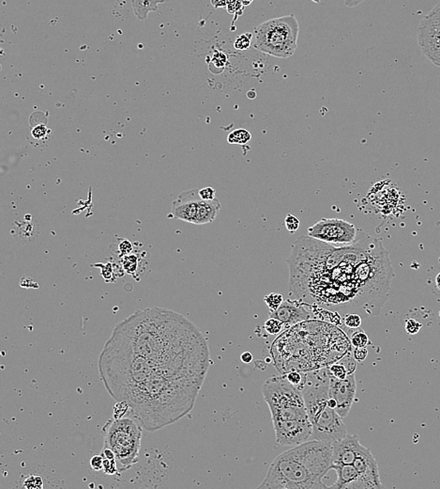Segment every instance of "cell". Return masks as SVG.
<instances>
[{"label": "cell", "instance_id": "1", "mask_svg": "<svg viewBox=\"0 0 440 489\" xmlns=\"http://www.w3.org/2000/svg\"><path fill=\"white\" fill-rule=\"evenodd\" d=\"M287 263L290 289L301 301L342 316H378L394 277L381 240L363 232L341 248L301 236Z\"/></svg>", "mask_w": 440, "mask_h": 489}, {"label": "cell", "instance_id": "2", "mask_svg": "<svg viewBox=\"0 0 440 489\" xmlns=\"http://www.w3.org/2000/svg\"><path fill=\"white\" fill-rule=\"evenodd\" d=\"M109 339L158 365L203 379L211 363L201 331L170 309H139L117 324Z\"/></svg>", "mask_w": 440, "mask_h": 489}, {"label": "cell", "instance_id": "3", "mask_svg": "<svg viewBox=\"0 0 440 489\" xmlns=\"http://www.w3.org/2000/svg\"><path fill=\"white\" fill-rule=\"evenodd\" d=\"M332 466V443L311 439L275 457L257 488H330L323 478Z\"/></svg>", "mask_w": 440, "mask_h": 489}, {"label": "cell", "instance_id": "4", "mask_svg": "<svg viewBox=\"0 0 440 489\" xmlns=\"http://www.w3.org/2000/svg\"><path fill=\"white\" fill-rule=\"evenodd\" d=\"M262 393L270 410L278 444L297 446L312 439L313 426L300 388L283 374L265 381Z\"/></svg>", "mask_w": 440, "mask_h": 489}, {"label": "cell", "instance_id": "5", "mask_svg": "<svg viewBox=\"0 0 440 489\" xmlns=\"http://www.w3.org/2000/svg\"><path fill=\"white\" fill-rule=\"evenodd\" d=\"M331 373L328 366L305 372L301 391L309 420L313 426L312 439L333 443L347 435L343 418L329 406Z\"/></svg>", "mask_w": 440, "mask_h": 489}, {"label": "cell", "instance_id": "6", "mask_svg": "<svg viewBox=\"0 0 440 489\" xmlns=\"http://www.w3.org/2000/svg\"><path fill=\"white\" fill-rule=\"evenodd\" d=\"M104 447L115 453L117 469L122 473L139 461L143 427L133 418L110 420L102 429Z\"/></svg>", "mask_w": 440, "mask_h": 489}, {"label": "cell", "instance_id": "7", "mask_svg": "<svg viewBox=\"0 0 440 489\" xmlns=\"http://www.w3.org/2000/svg\"><path fill=\"white\" fill-rule=\"evenodd\" d=\"M300 25L294 15L268 20L255 27V47L275 58H288L298 48Z\"/></svg>", "mask_w": 440, "mask_h": 489}, {"label": "cell", "instance_id": "8", "mask_svg": "<svg viewBox=\"0 0 440 489\" xmlns=\"http://www.w3.org/2000/svg\"><path fill=\"white\" fill-rule=\"evenodd\" d=\"M307 232L308 236L328 244H353L358 234L355 226L340 219H322Z\"/></svg>", "mask_w": 440, "mask_h": 489}, {"label": "cell", "instance_id": "9", "mask_svg": "<svg viewBox=\"0 0 440 489\" xmlns=\"http://www.w3.org/2000/svg\"><path fill=\"white\" fill-rule=\"evenodd\" d=\"M418 44L423 55L440 67V3L421 20L418 27Z\"/></svg>", "mask_w": 440, "mask_h": 489}, {"label": "cell", "instance_id": "10", "mask_svg": "<svg viewBox=\"0 0 440 489\" xmlns=\"http://www.w3.org/2000/svg\"><path fill=\"white\" fill-rule=\"evenodd\" d=\"M356 391L357 383L355 373L349 374L345 379H337L331 374L329 396L336 401L337 406L335 410L343 418L347 417L350 412Z\"/></svg>", "mask_w": 440, "mask_h": 489}, {"label": "cell", "instance_id": "11", "mask_svg": "<svg viewBox=\"0 0 440 489\" xmlns=\"http://www.w3.org/2000/svg\"><path fill=\"white\" fill-rule=\"evenodd\" d=\"M353 466L359 475V489L382 488L377 459L368 448L363 447Z\"/></svg>", "mask_w": 440, "mask_h": 489}, {"label": "cell", "instance_id": "12", "mask_svg": "<svg viewBox=\"0 0 440 489\" xmlns=\"http://www.w3.org/2000/svg\"><path fill=\"white\" fill-rule=\"evenodd\" d=\"M201 200L202 199L199 197L197 189H191L179 194V197L172 202L171 213L173 217L175 219L194 224L198 206Z\"/></svg>", "mask_w": 440, "mask_h": 489}, {"label": "cell", "instance_id": "13", "mask_svg": "<svg viewBox=\"0 0 440 489\" xmlns=\"http://www.w3.org/2000/svg\"><path fill=\"white\" fill-rule=\"evenodd\" d=\"M357 435H346L332 443V465H350L363 449Z\"/></svg>", "mask_w": 440, "mask_h": 489}, {"label": "cell", "instance_id": "14", "mask_svg": "<svg viewBox=\"0 0 440 489\" xmlns=\"http://www.w3.org/2000/svg\"><path fill=\"white\" fill-rule=\"evenodd\" d=\"M303 301L286 300L274 311H270L269 316L280 320L283 324L296 325L309 320L311 317L310 311L303 307Z\"/></svg>", "mask_w": 440, "mask_h": 489}, {"label": "cell", "instance_id": "15", "mask_svg": "<svg viewBox=\"0 0 440 489\" xmlns=\"http://www.w3.org/2000/svg\"><path fill=\"white\" fill-rule=\"evenodd\" d=\"M332 470L336 471L337 480L330 488L359 489V475L353 464L332 465Z\"/></svg>", "mask_w": 440, "mask_h": 489}, {"label": "cell", "instance_id": "16", "mask_svg": "<svg viewBox=\"0 0 440 489\" xmlns=\"http://www.w3.org/2000/svg\"><path fill=\"white\" fill-rule=\"evenodd\" d=\"M221 209V202L218 199L213 200H201L198 206L195 225H203L214 221Z\"/></svg>", "mask_w": 440, "mask_h": 489}, {"label": "cell", "instance_id": "17", "mask_svg": "<svg viewBox=\"0 0 440 489\" xmlns=\"http://www.w3.org/2000/svg\"><path fill=\"white\" fill-rule=\"evenodd\" d=\"M143 264H146V262L144 261L143 253L138 254L134 251L121 258V265L123 270L128 274H130L131 276H133L134 280L139 277L142 271L144 270Z\"/></svg>", "mask_w": 440, "mask_h": 489}, {"label": "cell", "instance_id": "18", "mask_svg": "<svg viewBox=\"0 0 440 489\" xmlns=\"http://www.w3.org/2000/svg\"><path fill=\"white\" fill-rule=\"evenodd\" d=\"M165 2L166 0H132V6L134 15L140 21H144L150 12L158 11L159 3Z\"/></svg>", "mask_w": 440, "mask_h": 489}, {"label": "cell", "instance_id": "19", "mask_svg": "<svg viewBox=\"0 0 440 489\" xmlns=\"http://www.w3.org/2000/svg\"><path fill=\"white\" fill-rule=\"evenodd\" d=\"M252 135L246 129H236L232 131L227 136V142L229 144H236V145H244L251 141Z\"/></svg>", "mask_w": 440, "mask_h": 489}, {"label": "cell", "instance_id": "20", "mask_svg": "<svg viewBox=\"0 0 440 489\" xmlns=\"http://www.w3.org/2000/svg\"><path fill=\"white\" fill-rule=\"evenodd\" d=\"M350 340L351 343L354 347H366L370 341L368 335L362 329L355 331L351 336Z\"/></svg>", "mask_w": 440, "mask_h": 489}, {"label": "cell", "instance_id": "21", "mask_svg": "<svg viewBox=\"0 0 440 489\" xmlns=\"http://www.w3.org/2000/svg\"><path fill=\"white\" fill-rule=\"evenodd\" d=\"M115 251H116V254H117L118 257H123L125 255H128V254L134 252V244L129 239L121 238L115 246Z\"/></svg>", "mask_w": 440, "mask_h": 489}, {"label": "cell", "instance_id": "22", "mask_svg": "<svg viewBox=\"0 0 440 489\" xmlns=\"http://www.w3.org/2000/svg\"><path fill=\"white\" fill-rule=\"evenodd\" d=\"M328 368L332 376H334L337 379H345L349 375L345 365L340 363L339 361L333 362L330 366H328Z\"/></svg>", "mask_w": 440, "mask_h": 489}, {"label": "cell", "instance_id": "23", "mask_svg": "<svg viewBox=\"0 0 440 489\" xmlns=\"http://www.w3.org/2000/svg\"><path fill=\"white\" fill-rule=\"evenodd\" d=\"M252 38H253V34L249 32L244 33L237 36L234 43V47L236 50H241V51L247 50L252 45Z\"/></svg>", "mask_w": 440, "mask_h": 489}, {"label": "cell", "instance_id": "24", "mask_svg": "<svg viewBox=\"0 0 440 489\" xmlns=\"http://www.w3.org/2000/svg\"><path fill=\"white\" fill-rule=\"evenodd\" d=\"M264 300L267 304L268 309H270V311L276 310L281 306L282 303L284 302L283 296L281 294H277V293H271L270 295L265 296Z\"/></svg>", "mask_w": 440, "mask_h": 489}, {"label": "cell", "instance_id": "25", "mask_svg": "<svg viewBox=\"0 0 440 489\" xmlns=\"http://www.w3.org/2000/svg\"><path fill=\"white\" fill-rule=\"evenodd\" d=\"M337 361L345 365L349 374H352V373L356 372V366H357L356 362H357V361L355 360V358L353 356V352H351V350Z\"/></svg>", "mask_w": 440, "mask_h": 489}, {"label": "cell", "instance_id": "26", "mask_svg": "<svg viewBox=\"0 0 440 489\" xmlns=\"http://www.w3.org/2000/svg\"><path fill=\"white\" fill-rule=\"evenodd\" d=\"M344 322L345 327H347L349 329H357L361 327L363 318L357 313H347L345 316Z\"/></svg>", "mask_w": 440, "mask_h": 489}, {"label": "cell", "instance_id": "27", "mask_svg": "<svg viewBox=\"0 0 440 489\" xmlns=\"http://www.w3.org/2000/svg\"><path fill=\"white\" fill-rule=\"evenodd\" d=\"M23 487L28 489H41L44 487V480L38 475L27 477L23 483Z\"/></svg>", "mask_w": 440, "mask_h": 489}, {"label": "cell", "instance_id": "28", "mask_svg": "<svg viewBox=\"0 0 440 489\" xmlns=\"http://www.w3.org/2000/svg\"><path fill=\"white\" fill-rule=\"evenodd\" d=\"M283 325L284 324L280 320H277L275 318L270 317L268 321L265 323V329L269 334H279L282 331Z\"/></svg>", "mask_w": 440, "mask_h": 489}, {"label": "cell", "instance_id": "29", "mask_svg": "<svg viewBox=\"0 0 440 489\" xmlns=\"http://www.w3.org/2000/svg\"><path fill=\"white\" fill-rule=\"evenodd\" d=\"M103 471L108 475H119L121 472L117 469V463L115 459H105L103 458Z\"/></svg>", "mask_w": 440, "mask_h": 489}, {"label": "cell", "instance_id": "30", "mask_svg": "<svg viewBox=\"0 0 440 489\" xmlns=\"http://www.w3.org/2000/svg\"><path fill=\"white\" fill-rule=\"evenodd\" d=\"M285 224H286L287 231L290 233H294V232L298 231V229L300 227V220L293 215L288 214L286 217V219H285Z\"/></svg>", "mask_w": 440, "mask_h": 489}, {"label": "cell", "instance_id": "31", "mask_svg": "<svg viewBox=\"0 0 440 489\" xmlns=\"http://www.w3.org/2000/svg\"><path fill=\"white\" fill-rule=\"evenodd\" d=\"M95 266H99L101 267L102 269V275L103 278L106 281V282H110L109 280L110 278H115V277H118L117 274H115L116 272L114 271V268H113V264L111 263L106 264H96Z\"/></svg>", "mask_w": 440, "mask_h": 489}, {"label": "cell", "instance_id": "32", "mask_svg": "<svg viewBox=\"0 0 440 489\" xmlns=\"http://www.w3.org/2000/svg\"><path fill=\"white\" fill-rule=\"evenodd\" d=\"M226 10H227L228 13L236 15V17H237V16L243 14L244 6H243V3L238 0H230L228 5L226 7Z\"/></svg>", "mask_w": 440, "mask_h": 489}, {"label": "cell", "instance_id": "33", "mask_svg": "<svg viewBox=\"0 0 440 489\" xmlns=\"http://www.w3.org/2000/svg\"><path fill=\"white\" fill-rule=\"evenodd\" d=\"M130 406L126 402H117L114 406V418H123L127 413H129Z\"/></svg>", "mask_w": 440, "mask_h": 489}, {"label": "cell", "instance_id": "34", "mask_svg": "<svg viewBox=\"0 0 440 489\" xmlns=\"http://www.w3.org/2000/svg\"><path fill=\"white\" fill-rule=\"evenodd\" d=\"M421 323L415 319H409L407 322H406V331L408 334L415 335L417 334L420 330H421Z\"/></svg>", "mask_w": 440, "mask_h": 489}, {"label": "cell", "instance_id": "35", "mask_svg": "<svg viewBox=\"0 0 440 489\" xmlns=\"http://www.w3.org/2000/svg\"><path fill=\"white\" fill-rule=\"evenodd\" d=\"M199 197L203 200H213L216 199V190L213 187H205L198 190Z\"/></svg>", "mask_w": 440, "mask_h": 489}, {"label": "cell", "instance_id": "36", "mask_svg": "<svg viewBox=\"0 0 440 489\" xmlns=\"http://www.w3.org/2000/svg\"><path fill=\"white\" fill-rule=\"evenodd\" d=\"M90 467L95 471L103 470V457H102V455L95 456L90 459Z\"/></svg>", "mask_w": 440, "mask_h": 489}, {"label": "cell", "instance_id": "37", "mask_svg": "<svg viewBox=\"0 0 440 489\" xmlns=\"http://www.w3.org/2000/svg\"><path fill=\"white\" fill-rule=\"evenodd\" d=\"M353 356L357 361H364L368 356V350L366 347H355L353 350Z\"/></svg>", "mask_w": 440, "mask_h": 489}, {"label": "cell", "instance_id": "38", "mask_svg": "<svg viewBox=\"0 0 440 489\" xmlns=\"http://www.w3.org/2000/svg\"><path fill=\"white\" fill-rule=\"evenodd\" d=\"M46 133H47V128L45 125H38L32 129L31 131L32 136L36 139L44 138L46 135Z\"/></svg>", "mask_w": 440, "mask_h": 489}, {"label": "cell", "instance_id": "39", "mask_svg": "<svg viewBox=\"0 0 440 489\" xmlns=\"http://www.w3.org/2000/svg\"><path fill=\"white\" fill-rule=\"evenodd\" d=\"M230 0H211V4L212 6L214 8H223V7H227L228 3H229Z\"/></svg>", "mask_w": 440, "mask_h": 489}, {"label": "cell", "instance_id": "40", "mask_svg": "<svg viewBox=\"0 0 440 489\" xmlns=\"http://www.w3.org/2000/svg\"><path fill=\"white\" fill-rule=\"evenodd\" d=\"M365 0H345V5L348 8H356L364 3Z\"/></svg>", "mask_w": 440, "mask_h": 489}, {"label": "cell", "instance_id": "41", "mask_svg": "<svg viewBox=\"0 0 440 489\" xmlns=\"http://www.w3.org/2000/svg\"><path fill=\"white\" fill-rule=\"evenodd\" d=\"M253 359H254V357H253V354L251 352H244L241 356V360L244 363H251L253 361Z\"/></svg>", "mask_w": 440, "mask_h": 489}, {"label": "cell", "instance_id": "42", "mask_svg": "<svg viewBox=\"0 0 440 489\" xmlns=\"http://www.w3.org/2000/svg\"><path fill=\"white\" fill-rule=\"evenodd\" d=\"M435 284H436L437 289L440 290V272L435 277Z\"/></svg>", "mask_w": 440, "mask_h": 489}, {"label": "cell", "instance_id": "43", "mask_svg": "<svg viewBox=\"0 0 440 489\" xmlns=\"http://www.w3.org/2000/svg\"><path fill=\"white\" fill-rule=\"evenodd\" d=\"M247 96L249 97L250 99H255V96H256V93H255L254 90H251L248 93H247Z\"/></svg>", "mask_w": 440, "mask_h": 489}, {"label": "cell", "instance_id": "44", "mask_svg": "<svg viewBox=\"0 0 440 489\" xmlns=\"http://www.w3.org/2000/svg\"><path fill=\"white\" fill-rule=\"evenodd\" d=\"M238 1H241L243 3V6H248L254 0H238Z\"/></svg>", "mask_w": 440, "mask_h": 489}, {"label": "cell", "instance_id": "45", "mask_svg": "<svg viewBox=\"0 0 440 489\" xmlns=\"http://www.w3.org/2000/svg\"><path fill=\"white\" fill-rule=\"evenodd\" d=\"M439 316H440V311H439Z\"/></svg>", "mask_w": 440, "mask_h": 489}]
</instances>
